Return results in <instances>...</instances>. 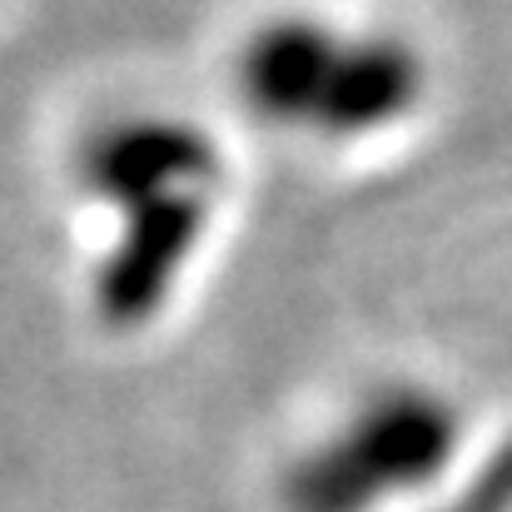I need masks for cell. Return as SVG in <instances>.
<instances>
[{"label": "cell", "mask_w": 512, "mask_h": 512, "mask_svg": "<svg viewBox=\"0 0 512 512\" xmlns=\"http://www.w3.org/2000/svg\"><path fill=\"white\" fill-rule=\"evenodd\" d=\"M458 448V413L428 388H378L348 428L294 463V512H368L388 493L433 483Z\"/></svg>", "instance_id": "obj_1"}, {"label": "cell", "mask_w": 512, "mask_h": 512, "mask_svg": "<svg viewBox=\"0 0 512 512\" xmlns=\"http://www.w3.org/2000/svg\"><path fill=\"white\" fill-rule=\"evenodd\" d=\"M199 229H204V194L199 189L125 209L120 244L110 249V259L100 264V279H95V309L120 329L150 319L165 304Z\"/></svg>", "instance_id": "obj_2"}, {"label": "cell", "mask_w": 512, "mask_h": 512, "mask_svg": "<svg viewBox=\"0 0 512 512\" xmlns=\"http://www.w3.org/2000/svg\"><path fill=\"white\" fill-rule=\"evenodd\" d=\"M209 174H214V145L179 120H120L105 125L80 150V179L120 209H140L150 199L199 189Z\"/></svg>", "instance_id": "obj_3"}, {"label": "cell", "mask_w": 512, "mask_h": 512, "mask_svg": "<svg viewBox=\"0 0 512 512\" xmlns=\"http://www.w3.org/2000/svg\"><path fill=\"white\" fill-rule=\"evenodd\" d=\"M343 40L319 20H274L254 30L239 60L244 100L269 120H314Z\"/></svg>", "instance_id": "obj_4"}, {"label": "cell", "mask_w": 512, "mask_h": 512, "mask_svg": "<svg viewBox=\"0 0 512 512\" xmlns=\"http://www.w3.org/2000/svg\"><path fill=\"white\" fill-rule=\"evenodd\" d=\"M418 85H423V70L403 40H388V35L348 40L334 60L314 125H324L329 135H368L398 120L418 100Z\"/></svg>", "instance_id": "obj_5"}, {"label": "cell", "mask_w": 512, "mask_h": 512, "mask_svg": "<svg viewBox=\"0 0 512 512\" xmlns=\"http://www.w3.org/2000/svg\"><path fill=\"white\" fill-rule=\"evenodd\" d=\"M443 512H512V438L498 443V453L473 473V483Z\"/></svg>", "instance_id": "obj_6"}]
</instances>
